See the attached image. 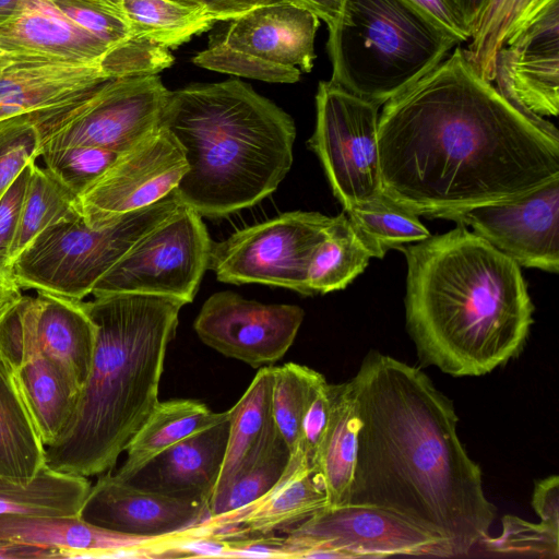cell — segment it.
Returning a JSON list of instances; mask_svg holds the SVG:
<instances>
[{"label": "cell", "instance_id": "6da1fadb", "mask_svg": "<svg viewBox=\"0 0 559 559\" xmlns=\"http://www.w3.org/2000/svg\"><path fill=\"white\" fill-rule=\"evenodd\" d=\"M382 192L418 216L450 218L559 177V133L512 106L457 45L384 104Z\"/></svg>", "mask_w": 559, "mask_h": 559}, {"label": "cell", "instance_id": "7a4b0ae2", "mask_svg": "<svg viewBox=\"0 0 559 559\" xmlns=\"http://www.w3.org/2000/svg\"><path fill=\"white\" fill-rule=\"evenodd\" d=\"M360 427L348 503L391 512L468 555L496 516L453 403L419 368L370 352L350 379Z\"/></svg>", "mask_w": 559, "mask_h": 559}, {"label": "cell", "instance_id": "3957f363", "mask_svg": "<svg viewBox=\"0 0 559 559\" xmlns=\"http://www.w3.org/2000/svg\"><path fill=\"white\" fill-rule=\"evenodd\" d=\"M397 249L407 262L406 326L423 364L478 377L521 353L534 306L513 259L462 224Z\"/></svg>", "mask_w": 559, "mask_h": 559}, {"label": "cell", "instance_id": "277c9868", "mask_svg": "<svg viewBox=\"0 0 559 559\" xmlns=\"http://www.w3.org/2000/svg\"><path fill=\"white\" fill-rule=\"evenodd\" d=\"M82 300L97 326L93 362L73 416L46 447V464L91 477L112 471L151 415L167 347L178 325L181 299L110 293Z\"/></svg>", "mask_w": 559, "mask_h": 559}, {"label": "cell", "instance_id": "5b68a950", "mask_svg": "<svg viewBox=\"0 0 559 559\" xmlns=\"http://www.w3.org/2000/svg\"><path fill=\"white\" fill-rule=\"evenodd\" d=\"M160 126L179 142L188 166L176 193L201 216L253 206L293 164V118L239 80L169 91Z\"/></svg>", "mask_w": 559, "mask_h": 559}, {"label": "cell", "instance_id": "8992f818", "mask_svg": "<svg viewBox=\"0 0 559 559\" xmlns=\"http://www.w3.org/2000/svg\"><path fill=\"white\" fill-rule=\"evenodd\" d=\"M457 45L404 0H345L329 28L330 81L380 107Z\"/></svg>", "mask_w": 559, "mask_h": 559}, {"label": "cell", "instance_id": "52a82bcc", "mask_svg": "<svg viewBox=\"0 0 559 559\" xmlns=\"http://www.w3.org/2000/svg\"><path fill=\"white\" fill-rule=\"evenodd\" d=\"M181 204L176 189L160 201L103 225L79 213L40 233L13 262L22 289L84 300L96 283L146 233Z\"/></svg>", "mask_w": 559, "mask_h": 559}, {"label": "cell", "instance_id": "ba28073f", "mask_svg": "<svg viewBox=\"0 0 559 559\" xmlns=\"http://www.w3.org/2000/svg\"><path fill=\"white\" fill-rule=\"evenodd\" d=\"M332 217L294 211L213 242L209 267L221 282L285 287L312 296L307 274Z\"/></svg>", "mask_w": 559, "mask_h": 559}, {"label": "cell", "instance_id": "9c48e42d", "mask_svg": "<svg viewBox=\"0 0 559 559\" xmlns=\"http://www.w3.org/2000/svg\"><path fill=\"white\" fill-rule=\"evenodd\" d=\"M202 216L180 204L96 283L92 295L139 293L189 304L209 267L212 241Z\"/></svg>", "mask_w": 559, "mask_h": 559}, {"label": "cell", "instance_id": "30bf717a", "mask_svg": "<svg viewBox=\"0 0 559 559\" xmlns=\"http://www.w3.org/2000/svg\"><path fill=\"white\" fill-rule=\"evenodd\" d=\"M316 107V128L307 144L319 157L344 210L379 195V106L321 81Z\"/></svg>", "mask_w": 559, "mask_h": 559}, {"label": "cell", "instance_id": "8fae6325", "mask_svg": "<svg viewBox=\"0 0 559 559\" xmlns=\"http://www.w3.org/2000/svg\"><path fill=\"white\" fill-rule=\"evenodd\" d=\"M285 533L289 558L454 557L440 538L371 506H328Z\"/></svg>", "mask_w": 559, "mask_h": 559}, {"label": "cell", "instance_id": "7c38bea8", "mask_svg": "<svg viewBox=\"0 0 559 559\" xmlns=\"http://www.w3.org/2000/svg\"><path fill=\"white\" fill-rule=\"evenodd\" d=\"M168 95L157 74L108 80L72 119L41 141L40 154L75 145L122 154L160 127Z\"/></svg>", "mask_w": 559, "mask_h": 559}, {"label": "cell", "instance_id": "4fadbf2b", "mask_svg": "<svg viewBox=\"0 0 559 559\" xmlns=\"http://www.w3.org/2000/svg\"><path fill=\"white\" fill-rule=\"evenodd\" d=\"M183 150L164 127L122 153L78 197L91 226L150 206L171 193L187 170Z\"/></svg>", "mask_w": 559, "mask_h": 559}, {"label": "cell", "instance_id": "5bb4252c", "mask_svg": "<svg viewBox=\"0 0 559 559\" xmlns=\"http://www.w3.org/2000/svg\"><path fill=\"white\" fill-rule=\"evenodd\" d=\"M449 219L471 226L520 266L559 271V177L515 198L466 209Z\"/></svg>", "mask_w": 559, "mask_h": 559}, {"label": "cell", "instance_id": "9a60e30c", "mask_svg": "<svg viewBox=\"0 0 559 559\" xmlns=\"http://www.w3.org/2000/svg\"><path fill=\"white\" fill-rule=\"evenodd\" d=\"M304 316L295 305H265L225 290L206 299L193 326L207 346L258 368L286 354Z\"/></svg>", "mask_w": 559, "mask_h": 559}, {"label": "cell", "instance_id": "2e32d148", "mask_svg": "<svg viewBox=\"0 0 559 559\" xmlns=\"http://www.w3.org/2000/svg\"><path fill=\"white\" fill-rule=\"evenodd\" d=\"M492 84L516 109L532 120L559 107V0H549L498 51Z\"/></svg>", "mask_w": 559, "mask_h": 559}, {"label": "cell", "instance_id": "e0dca14e", "mask_svg": "<svg viewBox=\"0 0 559 559\" xmlns=\"http://www.w3.org/2000/svg\"><path fill=\"white\" fill-rule=\"evenodd\" d=\"M98 476L79 512L90 524L158 537L192 530L210 518L209 503L201 499L145 489L118 479L111 471Z\"/></svg>", "mask_w": 559, "mask_h": 559}, {"label": "cell", "instance_id": "ac0fdd59", "mask_svg": "<svg viewBox=\"0 0 559 559\" xmlns=\"http://www.w3.org/2000/svg\"><path fill=\"white\" fill-rule=\"evenodd\" d=\"M328 506L324 486L301 445L290 453L284 473L265 493L243 507L210 516L194 534L224 539L273 535Z\"/></svg>", "mask_w": 559, "mask_h": 559}, {"label": "cell", "instance_id": "d6986e66", "mask_svg": "<svg viewBox=\"0 0 559 559\" xmlns=\"http://www.w3.org/2000/svg\"><path fill=\"white\" fill-rule=\"evenodd\" d=\"M319 19L290 0L255 8L231 20L219 43L252 59L308 73L316 59Z\"/></svg>", "mask_w": 559, "mask_h": 559}, {"label": "cell", "instance_id": "ffe728a7", "mask_svg": "<svg viewBox=\"0 0 559 559\" xmlns=\"http://www.w3.org/2000/svg\"><path fill=\"white\" fill-rule=\"evenodd\" d=\"M111 79L102 62H71L0 49V120L46 109Z\"/></svg>", "mask_w": 559, "mask_h": 559}, {"label": "cell", "instance_id": "44dd1931", "mask_svg": "<svg viewBox=\"0 0 559 559\" xmlns=\"http://www.w3.org/2000/svg\"><path fill=\"white\" fill-rule=\"evenodd\" d=\"M179 534L158 537L128 535L90 524L79 514L0 513V543L53 549L63 559L121 558L128 549L166 547Z\"/></svg>", "mask_w": 559, "mask_h": 559}, {"label": "cell", "instance_id": "7402d4cb", "mask_svg": "<svg viewBox=\"0 0 559 559\" xmlns=\"http://www.w3.org/2000/svg\"><path fill=\"white\" fill-rule=\"evenodd\" d=\"M109 45L81 28L48 0H31L0 24V49L71 62H102Z\"/></svg>", "mask_w": 559, "mask_h": 559}, {"label": "cell", "instance_id": "603a6c76", "mask_svg": "<svg viewBox=\"0 0 559 559\" xmlns=\"http://www.w3.org/2000/svg\"><path fill=\"white\" fill-rule=\"evenodd\" d=\"M228 417L175 443L144 468L153 469L145 489L201 499L209 503L228 439Z\"/></svg>", "mask_w": 559, "mask_h": 559}, {"label": "cell", "instance_id": "cb8c5ba5", "mask_svg": "<svg viewBox=\"0 0 559 559\" xmlns=\"http://www.w3.org/2000/svg\"><path fill=\"white\" fill-rule=\"evenodd\" d=\"M36 293L35 333L40 353L82 389L93 362L97 326L82 300Z\"/></svg>", "mask_w": 559, "mask_h": 559}, {"label": "cell", "instance_id": "d4e9b609", "mask_svg": "<svg viewBox=\"0 0 559 559\" xmlns=\"http://www.w3.org/2000/svg\"><path fill=\"white\" fill-rule=\"evenodd\" d=\"M359 427L352 381L334 384L328 426L312 459L331 507L348 503Z\"/></svg>", "mask_w": 559, "mask_h": 559}, {"label": "cell", "instance_id": "484cf974", "mask_svg": "<svg viewBox=\"0 0 559 559\" xmlns=\"http://www.w3.org/2000/svg\"><path fill=\"white\" fill-rule=\"evenodd\" d=\"M227 417L228 411L214 413L194 400L158 402L130 440L126 449L127 459L115 476L130 481L153 459L175 443Z\"/></svg>", "mask_w": 559, "mask_h": 559}, {"label": "cell", "instance_id": "4316f807", "mask_svg": "<svg viewBox=\"0 0 559 559\" xmlns=\"http://www.w3.org/2000/svg\"><path fill=\"white\" fill-rule=\"evenodd\" d=\"M46 465V447L12 372L0 359V477L27 485Z\"/></svg>", "mask_w": 559, "mask_h": 559}, {"label": "cell", "instance_id": "83f0119b", "mask_svg": "<svg viewBox=\"0 0 559 559\" xmlns=\"http://www.w3.org/2000/svg\"><path fill=\"white\" fill-rule=\"evenodd\" d=\"M11 372L45 447L50 445L73 416L81 389L41 353L26 359Z\"/></svg>", "mask_w": 559, "mask_h": 559}, {"label": "cell", "instance_id": "f1b7e54d", "mask_svg": "<svg viewBox=\"0 0 559 559\" xmlns=\"http://www.w3.org/2000/svg\"><path fill=\"white\" fill-rule=\"evenodd\" d=\"M378 258L345 212L332 217L323 240L311 258L307 281L311 295L345 288Z\"/></svg>", "mask_w": 559, "mask_h": 559}, {"label": "cell", "instance_id": "f546056e", "mask_svg": "<svg viewBox=\"0 0 559 559\" xmlns=\"http://www.w3.org/2000/svg\"><path fill=\"white\" fill-rule=\"evenodd\" d=\"M289 456V449L271 418L227 486L210 499V516L243 507L265 493L284 473Z\"/></svg>", "mask_w": 559, "mask_h": 559}, {"label": "cell", "instance_id": "4dcf8cb0", "mask_svg": "<svg viewBox=\"0 0 559 559\" xmlns=\"http://www.w3.org/2000/svg\"><path fill=\"white\" fill-rule=\"evenodd\" d=\"M91 486L87 477L57 472L48 465L27 485L0 477V513L79 514Z\"/></svg>", "mask_w": 559, "mask_h": 559}, {"label": "cell", "instance_id": "1f68e13d", "mask_svg": "<svg viewBox=\"0 0 559 559\" xmlns=\"http://www.w3.org/2000/svg\"><path fill=\"white\" fill-rule=\"evenodd\" d=\"M273 367H262L238 402L228 409L229 430L222 468L211 496L230 481L272 418Z\"/></svg>", "mask_w": 559, "mask_h": 559}, {"label": "cell", "instance_id": "d6a6232c", "mask_svg": "<svg viewBox=\"0 0 559 559\" xmlns=\"http://www.w3.org/2000/svg\"><path fill=\"white\" fill-rule=\"evenodd\" d=\"M134 38L176 48L215 23L201 11L171 0H114Z\"/></svg>", "mask_w": 559, "mask_h": 559}, {"label": "cell", "instance_id": "836d02e7", "mask_svg": "<svg viewBox=\"0 0 559 559\" xmlns=\"http://www.w3.org/2000/svg\"><path fill=\"white\" fill-rule=\"evenodd\" d=\"M79 213L78 198L34 162L10 249L11 264L40 233Z\"/></svg>", "mask_w": 559, "mask_h": 559}, {"label": "cell", "instance_id": "e575fe53", "mask_svg": "<svg viewBox=\"0 0 559 559\" xmlns=\"http://www.w3.org/2000/svg\"><path fill=\"white\" fill-rule=\"evenodd\" d=\"M549 0H488L463 48L479 75L493 82L498 51Z\"/></svg>", "mask_w": 559, "mask_h": 559}, {"label": "cell", "instance_id": "d590c367", "mask_svg": "<svg viewBox=\"0 0 559 559\" xmlns=\"http://www.w3.org/2000/svg\"><path fill=\"white\" fill-rule=\"evenodd\" d=\"M344 212L374 249L378 259L383 258L389 249L416 243L431 236L416 213L396 203L383 192Z\"/></svg>", "mask_w": 559, "mask_h": 559}, {"label": "cell", "instance_id": "8d00e7d4", "mask_svg": "<svg viewBox=\"0 0 559 559\" xmlns=\"http://www.w3.org/2000/svg\"><path fill=\"white\" fill-rule=\"evenodd\" d=\"M322 376L295 362L273 367L272 418L290 453L302 445V418L314 386Z\"/></svg>", "mask_w": 559, "mask_h": 559}, {"label": "cell", "instance_id": "74e56055", "mask_svg": "<svg viewBox=\"0 0 559 559\" xmlns=\"http://www.w3.org/2000/svg\"><path fill=\"white\" fill-rule=\"evenodd\" d=\"M538 518L540 522L535 524L514 515H504L501 520V535H487L478 546L499 555L558 559L559 514L540 513Z\"/></svg>", "mask_w": 559, "mask_h": 559}, {"label": "cell", "instance_id": "f35d334b", "mask_svg": "<svg viewBox=\"0 0 559 559\" xmlns=\"http://www.w3.org/2000/svg\"><path fill=\"white\" fill-rule=\"evenodd\" d=\"M119 155L99 147L75 145L43 152L40 157L45 168L78 198L112 165Z\"/></svg>", "mask_w": 559, "mask_h": 559}, {"label": "cell", "instance_id": "ab89813d", "mask_svg": "<svg viewBox=\"0 0 559 559\" xmlns=\"http://www.w3.org/2000/svg\"><path fill=\"white\" fill-rule=\"evenodd\" d=\"M71 22L110 47L133 39L131 28L114 0H48Z\"/></svg>", "mask_w": 559, "mask_h": 559}, {"label": "cell", "instance_id": "60d3db41", "mask_svg": "<svg viewBox=\"0 0 559 559\" xmlns=\"http://www.w3.org/2000/svg\"><path fill=\"white\" fill-rule=\"evenodd\" d=\"M40 157V138L28 115L0 120V198L32 162Z\"/></svg>", "mask_w": 559, "mask_h": 559}, {"label": "cell", "instance_id": "b9f144b4", "mask_svg": "<svg viewBox=\"0 0 559 559\" xmlns=\"http://www.w3.org/2000/svg\"><path fill=\"white\" fill-rule=\"evenodd\" d=\"M192 61L212 71L271 83H295L301 75L297 68H284L252 59L226 48L219 41H211L205 50L193 57Z\"/></svg>", "mask_w": 559, "mask_h": 559}, {"label": "cell", "instance_id": "7bdbcfd3", "mask_svg": "<svg viewBox=\"0 0 559 559\" xmlns=\"http://www.w3.org/2000/svg\"><path fill=\"white\" fill-rule=\"evenodd\" d=\"M37 162V160H36ZM28 164L0 198V271L13 273L10 249L17 228L32 165Z\"/></svg>", "mask_w": 559, "mask_h": 559}, {"label": "cell", "instance_id": "ee69618b", "mask_svg": "<svg viewBox=\"0 0 559 559\" xmlns=\"http://www.w3.org/2000/svg\"><path fill=\"white\" fill-rule=\"evenodd\" d=\"M334 384L324 376L314 386L301 424L302 447L311 462L328 426L333 400Z\"/></svg>", "mask_w": 559, "mask_h": 559}, {"label": "cell", "instance_id": "f6af8a7d", "mask_svg": "<svg viewBox=\"0 0 559 559\" xmlns=\"http://www.w3.org/2000/svg\"><path fill=\"white\" fill-rule=\"evenodd\" d=\"M404 1L459 45L469 39L471 33L464 27L445 0Z\"/></svg>", "mask_w": 559, "mask_h": 559}, {"label": "cell", "instance_id": "bcb514c9", "mask_svg": "<svg viewBox=\"0 0 559 559\" xmlns=\"http://www.w3.org/2000/svg\"><path fill=\"white\" fill-rule=\"evenodd\" d=\"M183 7L197 9L213 21L235 20L247 12L281 0H171Z\"/></svg>", "mask_w": 559, "mask_h": 559}, {"label": "cell", "instance_id": "7dc6e473", "mask_svg": "<svg viewBox=\"0 0 559 559\" xmlns=\"http://www.w3.org/2000/svg\"><path fill=\"white\" fill-rule=\"evenodd\" d=\"M55 559L60 558L57 550L12 543H0V559Z\"/></svg>", "mask_w": 559, "mask_h": 559}, {"label": "cell", "instance_id": "c3c4849f", "mask_svg": "<svg viewBox=\"0 0 559 559\" xmlns=\"http://www.w3.org/2000/svg\"><path fill=\"white\" fill-rule=\"evenodd\" d=\"M297 5L314 14L319 20H323L328 28L332 27L342 11L345 0H290Z\"/></svg>", "mask_w": 559, "mask_h": 559}, {"label": "cell", "instance_id": "681fc988", "mask_svg": "<svg viewBox=\"0 0 559 559\" xmlns=\"http://www.w3.org/2000/svg\"><path fill=\"white\" fill-rule=\"evenodd\" d=\"M464 27L472 34L473 27L488 0H445Z\"/></svg>", "mask_w": 559, "mask_h": 559}, {"label": "cell", "instance_id": "f907efd6", "mask_svg": "<svg viewBox=\"0 0 559 559\" xmlns=\"http://www.w3.org/2000/svg\"><path fill=\"white\" fill-rule=\"evenodd\" d=\"M22 292L14 273L0 271V313L20 300L23 296Z\"/></svg>", "mask_w": 559, "mask_h": 559}, {"label": "cell", "instance_id": "816d5d0a", "mask_svg": "<svg viewBox=\"0 0 559 559\" xmlns=\"http://www.w3.org/2000/svg\"><path fill=\"white\" fill-rule=\"evenodd\" d=\"M31 0H0V24L20 12Z\"/></svg>", "mask_w": 559, "mask_h": 559}]
</instances>
